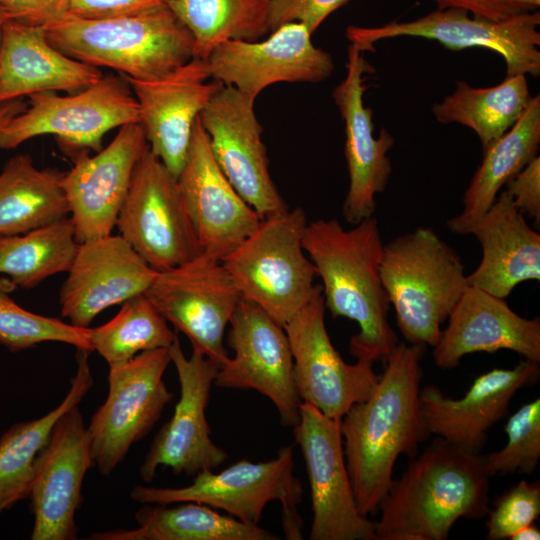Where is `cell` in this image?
Listing matches in <instances>:
<instances>
[{
	"instance_id": "ba28073f",
	"label": "cell",
	"mask_w": 540,
	"mask_h": 540,
	"mask_svg": "<svg viewBox=\"0 0 540 540\" xmlns=\"http://www.w3.org/2000/svg\"><path fill=\"white\" fill-rule=\"evenodd\" d=\"M26 109L0 132V149L12 150L38 136L53 135L72 157L101 150L104 136L115 128L140 123L138 103L121 74L103 75L68 95L39 92L28 96Z\"/></svg>"
},
{
	"instance_id": "f6af8a7d",
	"label": "cell",
	"mask_w": 540,
	"mask_h": 540,
	"mask_svg": "<svg viewBox=\"0 0 540 540\" xmlns=\"http://www.w3.org/2000/svg\"><path fill=\"white\" fill-rule=\"evenodd\" d=\"M27 107L24 98H16L0 102V132L5 126Z\"/></svg>"
},
{
	"instance_id": "5bb4252c",
	"label": "cell",
	"mask_w": 540,
	"mask_h": 540,
	"mask_svg": "<svg viewBox=\"0 0 540 540\" xmlns=\"http://www.w3.org/2000/svg\"><path fill=\"white\" fill-rule=\"evenodd\" d=\"M340 421L302 402L300 420L293 427L310 485L313 518L309 539L376 540L375 521L362 515L357 507Z\"/></svg>"
},
{
	"instance_id": "ac0fdd59",
	"label": "cell",
	"mask_w": 540,
	"mask_h": 540,
	"mask_svg": "<svg viewBox=\"0 0 540 540\" xmlns=\"http://www.w3.org/2000/svg\"><path fill=\"white\" fill-rule=\"evenodd\" d=\"M311 36L303 23L289 22L262 41L224 42L206 59L210 76L253 102L276 83L321 82L331 76L334 62L327 51L313 44Z\"/></svg>"
},
{
	"instance_id": "836d02e7",
	"label": "cell",
	"mask_w": 540,
	"mask_h": 540,
	"mask_svg": "<svg viewBox=\"0 0 540 540\" xmlns=\"http://www.w3.org/2000/svg\"><path fill=\"white\" fill-rule=\"evenodd\" d=\"M271 0H170L194 38V57L206 60L218 45L254 42L270 33Z\"/></svg>"
},
{
	"instance_id": "d6a6232c",
	"label": "cell",
	"mask_w": 540,
	"mask_h": 540,
	"mask_svg": "<svg viewBox=\"0 0 540 540\" xmlns=\"http://www.w3.org/2000/svg\"><path fill=\"white\" fill-rule=\"evenodd\" d=\"M531 98L524 74L505 77L488 88L457 81L453 92L432 106V114L442 124L456 123L473 130L484 151L520 119Z\"/></svg>"
},
{
	"instance_id": "30bf717a",
	"label": "cell",
	"mask_w": 540,
	"mask_h": 540,
	"mask_svg": "<svg viewBox=\"0 0 540 540\" xmlns=\"http://www.w3.org/2000/svg\"><path fill=\"white\" fill-rule=\"evenodd\" d=\"M116 227L156 271L202 253L177 177L149 148L135 167Z\"/></svg>"
},
{
	"instance_id": "44dd1931",
	"label": "cell",
	"mask_w": 540,
	"mask_h": 540,
	"mask_svg": "<svg viewBox=\"0 0 540 540\" xmlns=\"http://www.w3.org/2000/svg\"><path fill=\"white\" fill-rule=\"evenodd\" d=\"M363 52L350 43L346 76L332 93L344 122V154L349 174L342 213L352 225L373 216L376 195L385 191L393 170L388 152L394 145V138L385 128L378 136L374 135L373 112L364 104L363 95L367 88L364 75L374 69L365 60Z\"/></svg>"
},
{
	"instance_id": "f35d334b",
	"label": "cell",
	"mask_w": 540,
	"mask_h": 540,
	"mask_svg": "<svg viewBox=\"0 0 540 540\" xmlns=\"http://www.w3.org/2000/svg\"><path fill=\"white\" fill-rule=\"evenodd\" d=\"M486 522L488 540H504L534 523L540 515L539 482L528 483L525 480L501 495L488 512Z\"/></svg>"
},
{
	"instance_id": "6da1fadb",
	"label": "cell",
	"mask_w": 540,
	"mask_h": 540,
	"mask_svg": "<svg viewBox=\"0 0 540 540\" xmlns=\"http://www.w3.org/2000/svg\"><path fill=\"white\" fill-rule=\"evenodd\" d=\"M422 344L399 342L376 387L342 417L346 465L359 512L374 515L393 480L397 458L414 457L430 435L420 403Z\"/></svg>"
},
{
	"instance_id": "7dc6e473",
	"label": "cell",
	"mask_w": 540,
	"mask_h": 540,
	"mask_svg": "<svg viewBox=\"0 0 540 540\" xmlns=\"http://www.w3.org/2000/svg\"><path fill=\"white\" fill-rule=\"evenodd\" d=\"M11 19H12L11 14L8 12V10L6 8H4L0 4V44H1V40H2L4 26H5L6 22L11 20Z\"/></svg>"
},
{
	"instance_id": "7c38bea8",
	"label": "cell",
	"mask_w": 540,
	"mask_h": 540,
	"mask_svg": "<svg viewBox=\"0 0 540 540\" xmlns=\"http://www.w3.org/2000/svg\"><path fill=\"white\" fill-rule=\"evenodd\" d=\"M144 295L190 340L193 351L219 367L226 362L224 332L242 297L221 260L202 252L158 271Z\"/></svg>"
},
{
	"instance_id": "bcb514c9",
	"label": "cell",
	"mask_w": 540,
	"mask_h": 540,
	"mask_svg": "<svg viewBox=\"0 0 540 540\" xmlns=\"http://www.w3.org/2000/svg\"><path fill=\"white\" fill-rule=\"evenodd\" d=\"M511 540H538L540 539V531L536 525L529 524L517 532H515L511 537Z\"/></svg>"
},
{
	"instance_id": "ee69618b",
	"label": "cell",
	"mask_w": 540,
	"mask_h": 540,
	"mask_svg": "<svg viewBox=\"0 0 540 540\" xmlns=\"http://www.w3.org/2000/svg\"><path fill=\"white\" fill-rule=\"evenodd\" d=\"M170 0H70L67 15L105 18L149 10Z\"/></svg>"
},
{
	"instance_id": "9a60e30c",
	"label": "cell",
	"mask_w": 540,
	"mask_h": 540,
	"mask_svg": "<svg viewBox=\"0 0 540 540\" xmlns=\"http://www.w3.org/2000/svg\"><path fill=\"white\" fill-rule=\"evenodd\" d=\"M228 345L234 356L217 372L220 388L253 389L276 407L283 426L300 420L293 357L284 327L252 301L241 298L231 319Z\"/></svg>"
},
{
	"instance_id": "9c48e42d",
	"label": "cell",
	"mask_w": 540,
	"mask_h": 540,
	"mask_svg": "<svg viewBox=\"0 0 540 540\" xmlns=\"http://www.w3.org/2000/svg\"><path fill=\"white\" fill-rule=\"evenodd\" d=\"M540 12L522 13L502 21L478 18L459 8L436 9L411 21H391L377 27L350 25L346 38L364 52L374 51L380 40L420 37L447 49L485 48L505 62V77L540 76Z\"/></svg>"
},
{
	"instance_id": "e0dca14e",
	"label": "cell",
	"mask_w": 540,
	"mask_h": 540,
	"mask_svg": "<svg viewBox=\"0 0 540 540\" xmlns=\"http://www.w3.org/2000/svg\"><path fill=\"white\" fill-rule=\"evenodd\" d=\"M168 350L178 374L180 398L140 467V476L146 482L153 480L160 466L171 468L175 474L195 476L214 470L228 459L227 452L212 441L206 417L219 365L197 351L187 358L178 337Z\"/></svg>"
},
{
	"instance_id": "1f68e13d",
	"label": "cell",
	"mask_w": 540,
	"mask_h": 540,
	"mask_svg": "<svg viewBox=\"0 0 540 540\" xmlns=\"http://www.w3.org/2000/svg\"><path fill=\"white\" fill-rule=\"evenodd\" d=\"M63 172L37 168L30 155L11 157L0 171V235H16L69 215Z\"/></svg>"
},
{
	"instance_id": "e575fe53",
	"label": "cell",
	"mask_w": 540,
	"mask_h": 540,
	"mask_svg": "<svg viewBox=\"0 0 540 540\" xmlns=\"http://www.w3.org/2000/svg\"><path fill=\"white\" fill-rule=\"evenodd\" d=\"M78 247L70 217L16 235H0V273L24 289L67 272Z\"/></svg>"
},
{
	"instance_id": "7bdbcfd3",
	"label": "cell",
	"mask_w": 540,
	"mask_h": 540,
	"mask_svg": "<svg viewBox=\"0 0 540 540\" xmlns=\"http://www.w3.org/2000/svg\"><path fill=\"white\" fill-rule=\"evenodd\" d=\"M70 0H0L12 20L22 24L45 27L65 17Z\"/></svg>"
},
{
	"instance_id": "4316f807",
	"label": "cell",
	"mask_w": 540,
	"mask_h": 540,
	"mask_svg": "<svg viewBox=\"0 0 540 540\" xmlns=\"http://www.w3.org/2000/svg\"><path fill=\"white\" fill-rule=\"evenodd\" d=\"M471 234L480 243L482 258L467 275L470 286L505 299L520 283L540 280V234L505 190Z\"/></svg>"
},
{
	"instance_id": "2e32d148",
	"label": "cell",
	"mask_w": 540,
	"mask_h": 540,
	"mask_svg": "<svg viewBox=\"0 0 540 540\" xmlns=\"http://www.w3.org/2000/svg\"><path fill=\"white\" fill-rule=\"evenodd\" d=\"M254 103L235 87L222 85L200 113L199 121L223 174L265 219L289 209L270 175Z\"/></svg>"
},
{
	"instance_id": "b9f144b4",
	"label": "cell",
	"mask_w": 540,
	"mask_h": 540,
	"mask_svg": "<svg viewBox=\"0 0 540 540\" xmlns=\"http://www.w3.org/2000/svg\"><path fill=\"white\" fill-rule=\"evenodd\" d=\"M437 9L459 8L492 21L539 10L540 0H432Z\"/></svg>"
},
{
	"instance_id": "f546056e",
	"label": "cell",
	"mask_w": 540,
	"mask_h": 540,
	"mask_svg": "<svg viewBox=\"0 0 540 540\" xmlns=\"http://www.w3.org/2000/svg\"><path fill=\"white\" fill-rule=\"evenodd\" d=\"M172 507L143 504L135 513L137 527L93 533L96 540H278L259 526L223 515L196 502H178Z\"/></svg>"
},
{
	"instance_id": "d4e9b609",
	"label": "cell",
	"mask_w": 540,
	"mask_h": 540,
	"mask_svg": "<svg viewBox=\"0 0 540 540\" xmlns=\"http://www.w3.org/2000/svg\"><path fill=\"white\" fill-rule=\"evenodd\" d=\"M539 363L523 358L511 369L493 368L479 375L459 399L446 397L435 385L420 389L422 412L430 434L471 453H480L487 430L506 413L515 393L534 383Z\"/></svg>"
},
{
	"instance_id": "4dcf8cb0",
	"label": "cell",
	"mask_w": 540,
	"mask_h": 540,
	"mask_svg": "<svg viewBox=\"0 0 540 540\" xmlns=\"http://www.w3.org/2000/svg\"><path fill=\"white\" fill-rule=\"evenodd\" d=\"M88 352L78 350L77 371L62 402L40 418L17 423L0 438V513L30 494L38 454L58 418L79 405L93 386Z\"/></svg>"
},
{
	"instance_id": "4fadbf2b",
	"label": "cell",
	"mask_w": 540,
	"mask_h": 540,
	"mask_svg": "<svg viewBox=\"0 0 540 540\" xmlns=\"http://www.w3.org/2000/svg\"><path fill=\"white\" fill-rule=\"evenodd\" d=\"M321 285L283 325L289 340L300 399L325 416L341 420L356 403L366 400L379 376L372 363H346L333 346L326 329Z\"/></svg>"
},
{
	"instance_id": "8d00e7d4",
	"label": "cell",
	"mask_w": 540,
	"mask_h": 540,
	"mask_svg": "<svg viewBox=\"0 0 540 540\" xmlns=\"http://www.w3.org/2000/svg\"><path fill=\"white\" fill-rule=\"evenodd\" d=\"M15 288L10 279H0V344L16 352L43 342H61L77 350L93 352L90 327H76L22 308L9 296Z\"/></svg>"
},
{
	"instance_id": "8fae6325",
	"label": "cell",
	"mask_w": 540,
	"mask_h": 540,
	"mask_svg": "<svg viewBox=\"0 0 540 540\" xmlns=\"http://www.w3.org/2000/svg\"><path fill=\"white\" fill-rule=\"evenodd\" d=\"M170 362L168 348H159L109 367L107 398L87 426L94 465L101 474L109 476L115 470L172 400L163 380Z\"/></svg>"
},
{
	"instance_id": "f1b7e54d",
	"label": "cell",
	"mask_w": 540,
	"mask_h": 540,
	"mask_svg": "<svg viewBox=\"0 0 540 540\" xmlns=\"http://www.w3.org/2000/svg\"><path fill=\"white\" fill-rule=\"evenodd\" d=\"M540 146V95L532 97L520 119L497 141L483 151L462 200V210L447 221L458 235L472 229L490 209L501 189L532 159Z\"/></svg>"
},
{
	"instance_id": "603a6c76",
	"label": "cell",
	"mask_w": 540,
	"mask_h": 540,
	"mask_svg": "<svg viewBox=\"0 0 540 540\" xmlns=\"http://www.w3.org/2000/svg\"><path fill=\"white\" fill-rule=\"evenodd\" d=\"M157 272L121 235L80 242L60 290L61 314L88 328L105 309L144 294Z\"/></svg>"
},
{
	"instance_id": "ffe728a7",
	"label": "cell",
	"mask_w": 540,
	"mask_h": 540,
	"mask_svg": "<svg viewBox=\"0 0 540 540\" xmlns=\"http://www.w3.org/2000/svg\"><path fill=\"white\" fill-rule=\"evenodd\" d=\"M94 466L78 405L63 413L37 456L29 497L33 540H73L84 477Z\"/></svg>"
},
{
	"instance_id": "ab89813d",
	"label": "cell",
	"mask_w": 540,
	"mask_h": 540,
	"mask_svg": "<svg viewBox=\"0 0 540 540\" xmlns=\"http://www.w3.org/2000/svg\"><path fill=\"white\" fill-rule=\"evenodd\" d=\"M350 0H271L270 32L289 23H303L313 34L322 22Z\"/></svg>"
},
{
	"instance_id": "8992f818",
	"label": "cell",
	"mask_w": 540,
	"mask_h": 540,
	"mask_svg": "<svg viewBox=\"0 0 540 540\" xmlns=\"http://www.w3.org/2000/svg\"><path fill=\"white\" fill-rule=\"evenodd\" d=\"M293 446L279 449L277 456L264 462L242 459L220 472L205 470L185 487L135 486L132 500L141 504L170 505L196 502L221 509L230 516L259 524L265 506L279 501L282 527L288 540H301L303 521L298 512L303 488L294 474Z\"/></svg>"
},
{
	"instance_id": "484cf974",
	"label": "cell",
	"mask_w": 540,
	"mask_h": 540,
	"mask_svg": "<svg viewBox=\"0 0 540 540\" xmlns=\"http://www.w3.org/2000/svg\"><path fill=\"white\" fill-rule=\"evenodd\" d=\"M433 348L434 362L444 370L459 366L465 355L503 349L539 363L540 320L522 317L504 298L469 285Z\"/></svg>"
},
{
	"instance_id": "52a82bcc",
	"label": "cell",
	"mask_w": 540,
	"mask_h": 540,
	"mask_svg": "<svg viewBox=\"0 0 540 540\" xmlns=\"http://www.w3.org/2000/svg\"><path fill=\"white\" fill-rule=\"evenodd\" d=\"M302 208L262 219L256 230L221 261L243 299L282 326L309 300L316 270L302 247Z\"/></svg>"
},
{
	"instance_id": "83f0119b",
	"label": "cell",
	"mask_w": 540,
	"mask_h": 540,
	"mask_svg": "<svg viewBox=\"0 0 540 540\" xmlns=\"http://www.w3.org/2000/svg\"><path fill=\"white\" fill-rule=\"evenodd\" d=\"M102 71L54 47L44 28L6 22L0 44V102L39 92H78L98 81Z\"/></svg>"
},
{
	"instance_id": "3957f363",
	"label": "cell",
	"mask_w": 540,
	"mask_h": 540,
	"mask_svg": "<svg viewBox=\"0 0 540 540\" xmlns=\"http://www.w3.org/2000/svg\"><path fill=\"white\" fill-rule=\"evenodd\" d=\"M482 455L436 438L392 480L375 521L376 540H445L460 518L489 512Z\"/></svg>"
},
{
	"instance_id": "5b68a950",
	"label": "cell",
	"mask_w": 540,
	"mask_h": 540,
	"mask_svg": "<svg viewBox=\"0 0 540 540\" xmlns=\"http://www.w3.org/2000/svg\"><path fill=\"white\" fill-rule=\"evenodd\" d=\"M380 273L405 341L435 346L469 287L458 253L433 229L417 227L384 245Z\"/></svg>"
},
{
	"instance_id": "7a4b0ae2",
	"label": "cell",
	"mask_w": 540,
	"mask_h": 540,
	"mask_svg": "<svg viewBox=\"0 0 540 540\" xmlns=\"http://www.w3.org/2000/svg\"><path fill=\"white\" fill-rule=\"evenodd\" d=\"M302 247L322 280L325 308L332 317L358 324L350 354L374 364L384 361L399 343L389 324L390 302L381 279L384 244L379 222L371 216L345 229L336 219L307 223Z\"/></svg>"
},
{
	"instance_id": "d590c367",
	"label": "cell",
	"mask_w": 540,
	"mask_h": 540,
	"mask_svg": "<svg viewBox=\"0 0 540 540\" xmlns=\"http://www.w3.org/2000/svg\"><path fill=\"white\" fill-rule=\"evenodd\" d=\"M176 337L144 294L125 301L112 319L89 330L92 351L109 367L128 362L144 351L169 348Z\"/></svg>"
},
{
	"instance_id": "7402d4cb",
	"label": "cell",
	"mask_w": 540,
	"mask_h": 540,
	"mask_svg": "<svg viewBox=\"0 0 540 540\" xmlns=\"http://www.w3.org/2000/svg\"><path fill=\"white\" fill-rule=\"evenodd\" d=\"M209 78L207 61L197 57L159 78L125 77L138 103L150 151L177 178L187 157L194 124L223 85L215 80L207 82Z\"/></svg>"
},
{
	"instance_id": "cb8c5ba5",
	"label": "cell",
	"mask_w": 540,
	"mask_h": 540,
	"mask_svg": "<svg viewBox=\"0 0 540 540\" xmlns=\"http://www.w3.org/2000/svg\"><path fill=\"white\" fill-rule=\"evenodd\" d=\"M177 179L202 252L222 260L259 226L262 219L217 165L199 117Z\"/></svg>"
},
{
	"instance_id": "277c9868",
	"label": "cell",
	"mask_w": 540,
	"mask_h": 540,
	"mask_svg": "<svg viewBox=\"0 0 540 540\" xmlns=\"http://www.w3.org/2000/svg\"><path fill=\"white\" fill-rule=\"evenodd\" d=\"M44 32L65 55L133 79L159 78L194 57V38L168 4L105 18L66 15Z\"/></svg>"
},
{
	"instance_id": "60d3db41",
	"label": "cell",
	"mask_w": 540,
	"mask_h": 540,
	"mask_svg": "<svg viewBox=\"0 0 540 540\" xmlns=\"http://www.w3.org/2000/svg\"><path fill=\"white\" fill-rule=\"evenodd\" d=\"M517 208L540 225V157L532 159L505 185Z\"/></svg>"
},
{
	"instance_id": "d6986e66",
	"label": "cell",
	"mask_w": 540,
	"mask_h": 540,
	"mask_svg": "<svg viewBox=\"0 0 540 540\" xmlns=\"http://www.w3.org/2000/svg\"><path fill=\"white\" fill-rule=\"evenodd\" d=\"M148 148L142 125L131 123L95 155L83 150L72 157L61 185L78 243L112 233L135 167Z\"/></svg>"
},
{
	"instance_id": "74e56055",
	"label": "cell",
	"mask_w": 540,
	"mask_h": 540,
	"mask_svg": "<svg viewBox=\"0 0 540 540\" xmlns=\"http://www.w3.org/2000/svg\"><path fill=\"white\" fill-rule=\"evenodd\" d=\"M505 432L507 444L498 451L482 455L488 475L532 474L540 459V399L522 405L512 414Z\"/></svg>"
}]
</instances>
